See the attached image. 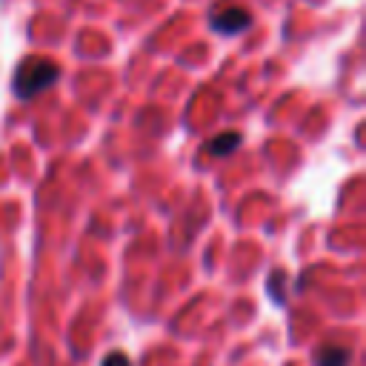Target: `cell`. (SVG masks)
<instances>
[{"mask_svg": "<svg viewBox=\"0 0 366 366\" xmlns=\"http://www.w3.org/2000/svg\"><path fill=\"white\" fill-rule=\"evenodd\" d=\"M57 77H60L57 63H51V60H46V57H26V60L17 66V71H14L11 89H14L17 97L31 100V97L40 94L46 86H51Z\"/></svg>", "mask_w": 366, "mask_h": 366, "instance_id": "obj_1", "label": "cell"}, {"mask_svg": "<svg viewBox=\"0 0 366 366\" xmlns=\"http://www.w3.org/2000/svg\"><path fill=\"white\" fill-rule=\"evenodd\" d=\"M249 23H252V14L240 6H214L209 17V26L217 34H240L243 29H249Z\"/></svg>", "mask_w": 366, "mask_h": 366, "instance_id": "obj_2", "label": "cell"}, {"mask_svg": "<svg viewBox=\"0 0 366 366\" xmlns=\"http://www.w3.org/2000/svg\"><path fill=\"white\" fill-rule=\"evenodd\" d=\"M237 146H240V134H237V132H226V134H217V137L206 146V152H209V154H214V157H220V154L234 152Z\"/></svg>", "mask_w": 366, "mask_h": 366, "instance_id": "obj_3", "label": "cell"}, {"mask_svg": "<svg viewBox=\"0 0 366 366\" xmlns=\"http://www.w3.org/2000/svg\"><path fill=\"white\" fill-rule=\"evenodd\" d=\"M346 363H349V349L340 346H326L317 355V366H346Z\"/></svg>", "mask_w": 366, "mask_h": 366, "instance_id": "obj_4", "label": "cell"}, {"mask_svg": "<svg viewBox=\"0 0 366 366\" xmlns=\"http://www.w3.org/2000/svg\"><path fill=\"white\" fill-rule=\"evenodd\" d=\"M103 366H132V363H129V357L123 352H112V355L103 357Z\"/></svg>", "mask_w": 366, "mask_h": 366, "instance_id": "obj_5", "label": "cell"}]
</instances>
